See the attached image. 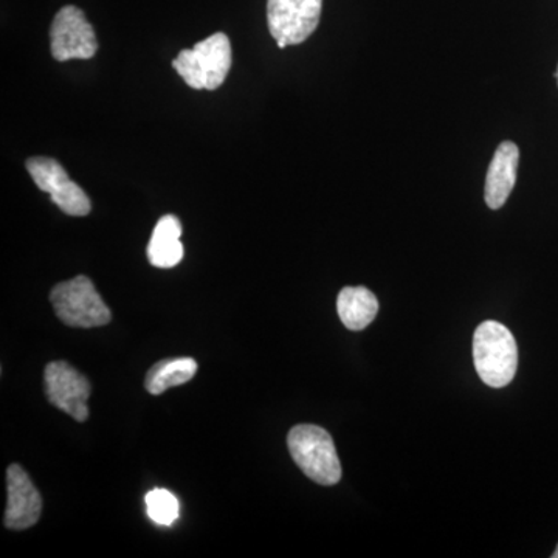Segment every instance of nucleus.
<instances>
[{"label":"nucleus","mask_w":558,"mask_h":558,"mask_svg":"<svg viewBox=\"0 0 558 558\" xmlns=\"http://www.w3.org/2000/svg\"><path fill=\"white\" fill-rule=\"evenodd\" d=\"M473 360L484 384L492 388L508 387L519 368L515 337L501 323H481L473 336Z\"/></svg>","instance_id":"f257e3e1"},{"label":"nucleus","mask_w":558,"mask_h":558,"mask_svg":"<svg viewBox=\"0 0 558 558\" xmlns=\"http://www.w3.org/2000/svg\"><path fill=\"white\" fill-rule=\"evenodd\" d=\"M172 68L194 90H216L222 86L231 69V44L226 33H215L182 50Z\"/></svg>","instance_id":"f03ea898"},{"label":"nucleus","mask_w":558,"mask_h":558,"mask_svg":"<svg viewBox=\"0 0 558 558\" xmlns=\"http://www.w3.org/2000/svg\"><path fill=\"white\" fill-rule=\"evenodd\" d=\"M288 446L301 472L322 484L333 486L341 480V464L333 440L317 425H296L290 429Z\"/></svg>","instance_id":"7ed1b4c3"},{"label":"nucleus","mask_w":558,"mask_h":558,"mask_svg":"<svg viewBox=\"0 0 558 558\" xmlns=\"http://www.w3.org/2000/svg\"><path fill=\"white\" fill-rule=\"evenodd\" d=\"M50 303L57 317L70 328H98L109 325L112 319L108 304L84 275L54 286Z\"/></svg>","instance_id":"20e7f679"},{"label":"nucleus","mask_w":558,"mask_h":558,"mask_svg":"<svg viewBox=\"0 0 558 558\" xmlns=\"http://www.w3.org/2000/svg\"><path fill=\"white\" fill-rule=\"evenodd\" d=\"M323 0H269L267 22L279 49L304 43L318 27Z\"/></svg>","instance_id":"39448f33"},{"label":"nucleus","mask_w":558,"mask_h":558,"mask_svg":"<svg viewBox=\"0 0 558 558\" xmlns=\"http://www.w3.org/2000/svg\"><path fill=\"white\" fill-rule=\"evenodd\" d=\"M51 57L64 62L90 60L98 50L94 27L78 7H62L50 28Z\"/></svg>","instance_id":"423d86ee"},{"label":"nucleus","mask_w":558,"mask_h":558,"mask_svg":"<svg viewBox=\"0 0 558 558\" xmlns=\"http://www.w3.org/2000/svg\"><path fill=\"white\" fill-rule=\"evenodd\" d=\"M27 171L38 189L50 194L51 202L65 215L76 218L89 215V196L69 178L60 161L49 157H32L27 160Z\"/></svg>","instance_id":"0eeeda50"},{"label":"nucleus","mask_w":558,"mask_h":558,"mask_svg":"<svg viewBox=\"0 0 558 558\" xmlns=\"http://www.w3.org/2000/svg\"><path fill=\"white\" fill-rule=\"evenodd\" d=\"M44 388L51 405L75 421L89 417L87 400L92 395L90 381L68 362H51L44 371Z\"/></svg>","instance_id":"6e6552de"},{"label":"nucleus","mask_w":558,"mask_h":558,"mask_svg":"<svg viewBox=\"0 0 558 558\" xmlns=\"http://www.w3.org/2000/svg\"><path fill=\"white\" fill-rule=\"evenodd\" d=\"M9 501L5 509V526L13 531H25L38 523L43 512V498L31 476L20 464L7 470Z\"/></svg>","instance_id":"1a4fd4ad"},{"label":"nucleus","mask_w":558,"mask_h":558,"mask_svg":"<svg viewBox=\"0 0 558 558\" xmlns=\"http://www.w3.org/2000/svg\"><path fill=\"white\" fill-rule=\"evenodd\" d=\"M520 149L515 143L502 142L495 150L486 178L484 199L488 208L499 209L509 199L517 182Z\"/></svg>","instance_id":"9d476101"},{"label":"nucleus","mask_w":558,"mask_h":558,"mask_svg":"<svg viewBox=\"0 0 558 558\" xmlns=\"http://www.w3.org/2000/svg\"><path fill=\"white\" fill-rule=\"evenodd\" d=\"M182 223L174 215L160 218L148 244V259L154 267L172 269L183 259Z\"/></svg>","instance_id":"9b49d317"},{"label":"nucleus","mask_w":558,"mask_h":558,"mask_svg":"<svg viewBox=\"0 0 558 558\" xmlns=\"http://www.w3.org/2000/svg\"><path fill=\"white\" fill-rule=\"evenodd\" d=\"M337 311L349 330H362L376 318L379 301L366 288H344L337 299Z\"/></svg>","instance_id":"f8f14e48"},{"label":"nucleus","mask_w":558,"mask_h":558,"mask_svg":"<svg viewBox=\"0 0 558 558\" xmlns=\"http://www.w3.org/2000/svg\"><path fill=\"white\" fill-rule=\"evenodd\" d=\"M197 362L191 357L168 359L157 362L146 374V391L153 396L163 395L172 387L186 384L196 376Z\"/></svg>","instance_id":"ddd939ff"},{"label":"nucleus","mask_w":558,"mask_h":558,"mask_svg":"<svg viewBox=\"0 0 558 558\" xmlns=\"http://www.w3.org/2000/svg\"><path fill=\"white\" fill-rule=\"evenodd\" d=\"M146 510L154 523L171 526L179 519V499L165 488H154L146 495Z\"/></svg>","instance_id":"4468645a"},{"label":"nucleus","mask_w":558,"mask_h":558,"mask_svg":"<svg viewBox=\"0 0 558 558\" xmlns=\"http://www.w3.org/2000/svg\"><path fill=\"white\" fill-rule=\"evenodd\" d=\"M553 557L558 558V546H557L556 553L553 554Z\"/></svg>","instance_id":"2eb2a0df"},{"label":"nucleus","mask_w":558,"mask_h":558,"mask_svg":"<svg viewBox=\"0 0 558 558\" xmlns=\"http://www.w3.org/2000/svg\"><path fill=\"white\" fill-rule=\"evenodd\" d=\"M557 83H558V69H557Z\"/></svg>","instance_id":"dca6fc26"}]
</instances>
